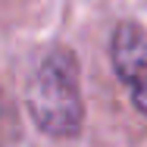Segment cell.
<instances>
[{"instance_id":"1","label":"cell","mask_w":147,"mask_h":147,"mask_svg":"<svg viewBox=\"0 0 147 147\" xmlns=\"http://www.w3.org/2000/svg\"><path fill=\"white\" fill-rule=\"evenodd\" d=\"M28 113L44 135L72 138L85 122L82 85H78V59L66 47H53L38 63L25 94Z\"/></svg>"},{"instance_id":"2","label":"cell","mask_w":147,"mask_h":147,"mask_svg":"<svg viewBox=\"0 0 147 147\" xmlns=\"http://www.w3.org/2000/svg\"><path fill=\"white\" fill-rule=\"evenodd\" d=\"M113 69L128 88L131 103L147 116V31L135 22H122L113 34Z\"/></svg>"}]
</instances>
